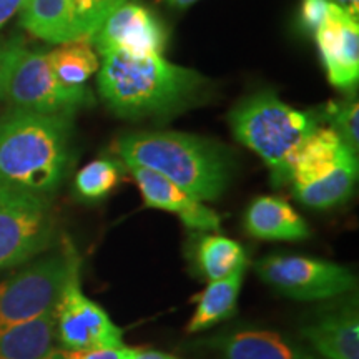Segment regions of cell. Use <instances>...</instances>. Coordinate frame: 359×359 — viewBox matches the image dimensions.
<instances>
[{
  "mask_svg": "<svg viewBox=\"0 0 359 359\" xmlns=\"http://www.w3.org/2000/svg\"><path fill=\"white\" fill-rule=\"evenodd\" d=\"M125 165L154 170L198 201H213L230 185L233 161L208 138L182 132L127 133L116 142Z\"/></svg>",
  "mask_w": 359,
  "mask_h": 359,
  "instance_id": "cell-3",
  "label": "cell"
},
{
  "mask_svg": "<svg viewBox=\"0 0 359 359\" xmlns=\"http://www.w3.org/2000/svg\"><path fill=\"white\" fill-rule=\"evenodd\" d=\"M62 349V348H60ZM135 348H111V349H85V351H65L62 349L60 359H128Z\"/></svg>",
  "mask_w": 359,
  "mask_h": 359,
  "instance_id": "cell-26",
  "label": "cell"
},
{
  "mask_svg": "<svg viewBox=\"0 0 359 359\" xmlns=\"http://www.w3.org/2000/svg\"><path fill=\"white\" fill-rule=\"evenodd\" d=\"M55 222L48 198L0 188V271L50 248Z\"/></svg>",
  "mask_w": 359,
  "mask_h": 359,
  "instance_id": "cell-9",
  "label": "cell"
},
{
  "mask_svg": "<svg viewBox=\"0 0 359 359\" xmlns=\"http://www.w3.org/2000/svg\"><path fill=\"white\" fill-rule=\"evenodd\" d=\"M205 85L196 70L161 55L109 53L98 72V90L114 114L125 118L168 116L187 109Z\"/></svg>",
  "mask_w": 359,
  "mask_h": 359,
  "instance_id": "cell-2",
  "label": "cell"
},
{
  "mask_svg": "<svg viewBox=\"0 0 359 359\" xmlns=\"http://www.w3.org/2000/svg\"><path fill=\"white\" fill-rule=\"evenodd\" d=\"M193 271L205 281H217L248 268V255L238 241L217 233H198L191 243Z\"/></svg>",
  "mask_w": 359,
  "mask_h": 359,
  "instance_id": "cell-18",
  "label": "cell"
},
{
  "mask_svg": "<svg viewBox=\"0 0 359 359\" xmlns=\"http://www.w3.org/2000/svg\"><path fill=\"white\" fill-rule=\"evenodd\" d=\"M77 258L75 246L65 240L53 255L30 263L0 283V327L52 313Z\"/></svg>",
  "mask_w": 359,
  "mask_h": 359,
  "instance_id": "cell-7",
  "label": "cell"
},
{
  "mask_svg": "<svg viewBox=\"0 0 359 359\" xmlns=\"http://www.w3.org/2000/svg\"><path fill=\"white\" fill-rule=\"evenodd\" d=\"M314 35L330 82L343 90L356 87L359 79L358 20L331 4L325 24Z\"/></svg>",
  "mask_w": 359,
  "mask_h": 359,
  "instance_id": "cell-13",
  "label": "cell"
},
{
  "mask_svg": "<svg viewBox=\"0 0 359 359\" xmlns=\"http://www.w3.org/2000/svg\"><path fill=\"white\" fill-rule=\"evenodd\" d=\"M331 4L327 0H303L302 4V27L308 34H316V30L325 24Z\"/></svg>",
  "mask_w": 359,
  "mask_h": 359,
  "instance_id": "cell-25",
  "label": "cell"
},
{
  "mask_svg": "<svg viewBox=\"0 0 359 359\" xmlns=\"http://www.w3.org/2000/svg\"><path fill=\"white\" fill-rule=\"evenodd\" d=\"M90 40L102 57L109 53L155 57L163 52L167 32L155 13L147 7L123 2L107 15Z\"/></svg>",
  "mask_w": 359,
  "mask_h": 359,
  "instance_id": "cell-11",
  "label": "cell"
},
{
  "mask_svg": "<svg viewBox=\"0 0 359 359\" xmlns=\"http://www.w3.org/2000/svg\"><path fill=\"white\" fill-rule=\"evenodd\" d=\"M133 359H178L168 353L154 351V349H135Z\"/></svg>",
  "mask_w": 359,
  "mask_h": 359,
  "instance_id": "cell-29",
  "label": "cell"
},
{
  "mask_svg": "<svg viewBox=\"0 0 359 359\" xmlns=\"http://www.w3.org/2000/svg\"><path fill=\"white\" fill-rule=\"evenodd\" d=\"M55 349V314L0 327V359H60Z\"/></svg>",
  "mask_w": 359,
  "mask_h": 359,
  "instance_id": "cell-17",
  "label": "cell"
},
{
  "mask_svg": "<svg viewBox=\"0 0 359 359\" xmlns=\"http://www.w3.org/2000/svg\"><path fill=\"white\" fill-rule=\"evenodd\" d=\"M48 57L57 79L70 87L83 85L100 69L97 52L88 37H79L60 43L48 52Z\"/></svg>",
  "mask_w": 359,
  "mask_h": 359,
  "instance_id": "cell-21",
  "label": "cell"
},
{
  "mask_svg": "<svg viewBox=\"0 0 359 359\" xmlns=\"http://www.w3.org/2000/svg\"><path fill=\"white\" fill-rule=\"evenodd\" d=\"M20 25L48 43L60 45L79 39L72 0H24Z\"/></svg>",
  "mask_w": 359,
  "mask_h": 359,
  "instance_id": "cell-19",
  "label": "cell"
},
{
  "mask_svg": "<svg viewBox=\"0 0 359 359\" xmlns=\"http://www.w3.org/2000/svg\"><path fill=\"white\" fill-rule=\"evenodd\" d=\"M0 64L2 98L13 110L72 116L93 103L87 87H70L57 79L48 52L29 48L19 37L0 45Z\"/></svg>",
  "mask_w": 359,
  "mask_h": 359,
  "instance_id": "cell-5",
  "label": "cell"
},
{
  "mask_svg": "<svg viewBox=\"0 0 359 359\" xmlns=\"http://www.w3.org/2000/svg\"><path fill=\"white\" fill-rule=\"evenodd\" d=\"M123 2L127 0H72L79 37L92 39L107 15Z\"/></svg>",
  "mask_w": 359,
  "mask_h": 359,
  "instance_id": "cell-24",
  "label": "cell"
},
{
  "mask_svg": "<svg viewBox=\"0 0 359 359\" xmlns=\"http://www.w3.org/2000/svg\"><path fill=\"white\" fill-rule=\"evenodd\" d=\"M318 111H302L273 93H258L241 102L230 115L236 140L255 151L271 172L275 187L288 185L299 148L321 127Z\"/></svg>",
  "mask_w": 359,
  "mask_h": 359,
  "instance_id": "cell-4",
  "label": "cell"
},
{
  "mask_svg": "<svg viewBox=\"0 0 359 359\" xmlns=\"http://www.w3.org/2000/svg\"><path fill=\"white\" fill-rule=\"evenodd\" d=\"M167 2L175 8H187L195 2H198V0H167Z\"/></svg>",
  "mask_w": 359,
  "mask_h": 359,
  "instance_id": "cell-30",
  "label": "cell"
},
{
  "mask_svg": "<svg viewBox=\"0 0 359 359\" xmlns=\"http://www.w3.org/2000/svg\"><path fill=\"white\" fill-rule=\"evenodd\" d=\"M331 123L339 138L358 154L359 148V107L356 100H344L339 103H330L325 109V115H321Z\"/></svg>",
  "mask_w": 359,
  "mask_h": 359,
  "instance_id": "cell-23",
  "label": "cell"
},
{
  "mask_svg": "<svg viewBox=\"0 0 359 359\" xmlns=\"http://www.w3.org/2000/svg\"><path fill=\"white\" fill-rule=\"evenodd\" d=\"M0 100H2V64H0Z\"/></svg>",
  "mask_w": 359,
  "mask_h": 359,
  "instance_id": "cell-31",
  "label": "cell"
},
{
  "mask_svg": "<svg viewBox=\"0 0 359 359\" xmlns=\"http://www.w3.org/2000/svg\"><path fill=\"white\" fill-rule=\"evenodd\" d=\"M24 0H0V29L22 8Z\"/></svg>",
  "mask_w": 359,
  "mask_h": 359,
  "instance_id": "cell-27",
  "label": "cell"
},
{
  "mask_svg": "<svg viewBox=\"0 0 359 359\" xmlns=\"http://www.w3.org/2000/svg\"><path fill=\"white\" fill-rule=\"evenodd\" d=\"M255 271L264 285L296 302H331L358 288L349 268L302 255H269L255 263Z\"/></svg>",
  "mask_w": 359,
  "mask_h": 359,
  "instance_id": "cell-8",
  "label": "cell"
},
{
  "mask_svg": "<svg viewBox=\"0 0 359 359\" xmlns=\"http://www.w3.org/2000/svg\"><path fill=\"white\" fill-rule=\"evenodd\" d=\"M80 258L75 259L55 304V341L65 351L122 348L123 330L82 290Z\"/></svg>",
  "mask_w": 359,
  "mask_h": 359,
  "instance_id": "cell-10",
  "label": "cell"
},
{
  "mask_svg": "<svg viewBox=\"0 0 359 359\" xmlns=\"http://www.w3.org/2000/svg\"><path fill=\"white\" fill-rule=\"evenodd\" d=\"M123 177V165L116 160L90 161L75 177V191L80 198L95 201L105 198Z\"/></svg>",
  "mask_w": 359,
  "mask_h": 359,
  "instance_id": "cell-22",
  "label": "cell"
},
{
  "mask_svg": "<svg viewBox=\"0 0 359 359\" xmlns=\"http://www.w3.org/2000/svg\"><path fill=\"white\" fill-rule=\"evenodd\" d=\"M245 230L264 241H303L311 235L306 219L278 196H258L245 212Z\"/></svg>",
  "mask_w": 359,
  "mask_h": 359,
  "instance_id": "cell-16",
  "label": "cell"
},
{
  "mask_svg": "<svg viewBox=\"0 0 359 359\" xmlns=\"http://www.w3.org/2000/svg\"><path fill=\"white\" fill-rule=\"evenodd\" d=\"M133 354H135V353H133ZM128 359H133V356H132V358H128Z\"/></svg>",
  "mask_w": 359,
  "mask_h": 359,
  "instance_id": "cell-32",
  "label": "cell"
},
{
  "mask_svg": "<svg viewBox=\"0 0 359 359\" xmlns=\"http://www.w3.org/2000/svg\"><path fill=\"white\" fill-rule=\"evenodd\" d=\"M201 343L223 359H321L304 341L259 327L226 331Z\"/></svg>",
  "mask_w": 359,
  "mask_h": 359,
  "instance_id": "cell-15",
  "label": "cell"
},
{
  "mask_svg": "<svg viewBox=\"0 0 359 359\" xmlns=\"http://www.w3.org/2000/svg\"><path fill=\"white\" fill-rule=\"evenodd\" d=\"M299 336L321 359H359V314L358 296L314 314L302 326Z\"/></svg>",
  "mask_w": 359,
  "mask_h": 359,
  "instance_id": "cell-12",
  "label": "cell"
},
{
  "mask_svg": "<svg viewBox=\"0 0 359 359\" xmlns=\"http://www.w3.org/2000/svg\"><path fill=\"white\" fill-rule=\"evenodd\" d=\"M245 271L246 268H241L223 280L210 281L206 288L195 296L196 308L188 321V333H201L210 330L236 313Z\"/></svg>",
  "mask_w": 359,
  "mask_h": 359,
  "instance_id": "cell-20",
  "label": "cell"
},
{
  "mask_svg": "<svg viewBox=\"0 0 359 359\" xmlns=\"http://www.w3.org/2000/svg\"><path fill=\"white\" fill-rule=\"evenodd\" d=\"M127 167L142 193L145 206L177 215L191 231L213 233L219 230L222 219L212 208L203 205V201L191 198L187 191L154 170L138 165H127Z\"/></svg>",
  "mask_w": 359,
  "mask_h": 359,
  "instance_id": "cell-14",
  "label": "cell"
},
{
  "mask_svg": "<svg viewBox=\"0 0 359 359\" xmlns=\"http://www.w3.org/2000/svg\"><path fill=\"white\" fill-rule=\"evenodd\" d=\"M72 160V116L12 110L0 120V188L48 198Z\"/></svg>",
  "mask_w": 359,
  "mask_h": 359,
  "instance_id": "cell-1",
  "label": "cell"
},
{
  "mask_svg": "<svg viewBox=\"0 0 359 359\" xmlns=\"http://www.w3.org/2000/svg\"><path fill=\"white\" fill-rule=\"evenodd\" d=\"M333 6L339 7L341 11H344L349 17H353L354 20H358L359 15V0H327Z\"/></svg>",
  "mask_w": 359,
  "mask_h": 359,
  "instance_id": "cell-28",
  "label": "cell"
},
{
  "mask_svg": "<svg viewBox=\"0 0 359 359\" xmlns=\"http://www.w3.org/2000/svg\"><path fill=\"white\" fill-rule=\"evenodd\" d=\"M358 182V154L333 128H316L299 148L290 185L296 200L325 210L344 203Z\"/></svg>",
  "mask_w": 359,
  "mask_h": 359,
  "instance_id": "cell-6",
  "label": "cell"
}]
</instances>
